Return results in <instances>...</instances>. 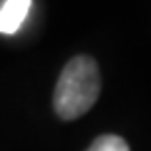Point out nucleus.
Returning <instances> with one entry per match:
<instances>
[{
    "label": "nucleus",
    "mask_w": 151,
    "mask_h": 151,
    "mask_svg": "<svg viewBox=\"0 0 151 151\" xmlns=\"http://www.w3.org/2000/svg\"><path fill=\"white\" fill-rule=\"evenodd\" d=\"M102 81L98 65L88 55H77L63 67L53 92V108L61 120H77L96 104Z\"/></svg>",
    "instance_id": "1"
},
{
    "label": "nucleus",
    "mask_w": 151,
    "mask_h": 151,
    "mask_svg": "<svg viewBox=\"0 0 151 151\" xmlns=\"http://www.w3.org/2000/svg\"><path fill=\"white\" fill-rule=\"evenodd\" d=\"M32 0H6L0 6V34H14L24 24Z\"/></svg>",
    "instance_id": "2"
},
{
    "label": "nucleus",
    "mask_w": 151,
    "mask_h": 151,
    "mask_svg": "<svg viewBox=\"0 0 151 151\" xmlns=\"http://www.w3.org/2000/svg\"><path fill=\"white\" fill-rule=\"evenodd\" d=\"M86 151H129V145L126 143L124 137H120V135L106 134V135L96 137Z\"/></svg>",
    "instance_id": "3"
}]
</instances>
